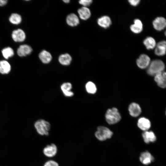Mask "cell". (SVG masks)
<instances>
[{"label": "cell", "mask_w": 166, "mask_h": 166, "mask_svg": "<svg viewBox=\"0 0 166 166\" xmlns=\"http://www.w3.org/2000/svg\"><path fill=\"white\" fill-rule=\"evenodd\" d=\"M165 65L162 61L160 60H155L150 62L147 70L148 74L155 76L156 74L164 71Z\"/></svg>", "instance_id": "obj_1"}, {"label": "cell", "mask_w": 166, "mask_h": 166, "mask_svg": "<svg viewBox=\"0 0 166 166\" xmlns=\"http://www.w3.org/2000/svg\"><path fill=\"white\" fill-rule=\"evenodd\" d=\"M105 117L106 121L110 124L117 123L121 118L118 110L115 108L108 109L106 111Z\"/></svg>", "instance_id": "obj_2"}, {"label": "cell", "mask_w": 166, "mask_h": 166, "mask_svg": "<svg viewBox=\"0 0 166 166\" xmlns=\"http://www.w3.org/2000/svg\"><path fill=\"white\" fill-rule=\"evenodd\" d=\"M34 127L39 135L45 136L49 135L50 125L48 122L43 119L39 120L35 123Z\"/></svg>", "instance_id": "obj_3"}, {"label": "cell", "mask_w": 166, "mask_h": 166, "mask_svg": "<svg viewBox=\"0 0 166 166\" xmlns=\"http://www.w3.org/2000/svg\"><path fill=\"white\" fill-rule=\"evenodd\" d=\"M95 135L97 139L100 141H104L111 138L113 135V132L106 127L100 126L97 128Z\"/></svg>", "instance_id": "obj_4"}, {"label": "cell", "mask_w": 166, "mask_h": 166, "mask_svg": "<svg viewBox=\"0 0 166 166\" xmlns=\"http://www.w3.org/2000/svg\"><path fill=\"white\" fill-rule=\"evenodd\" d=\"M151 62L149 57L145 54L140 55L136 61L137 66L141 69L147 68Z\"/></svg>", "instance_id": "obj_5"}, {"label": "cell", "mask_w": 166, "mask_h": 166, "mask_svg": "<svg viewBox=\"0 0 166 166\" xmlns=\"http://www.w3.org/2000/svg\"><path fill=\"white\" fill-rule=\"evenodd\" d=\"M11 36L13 40L16 42H23L26 38L25 32L20 29L14 30L12 32Z\"/></svg>", "instance_id": "obj_6"}, {"label": "cell", "mask_w": 166, "mask_h": 166, "mask_svg": "<svg viewBox=\"0 0 166 166\" xmlns=\"http://www.w3.org/2000/svg\"><path fill=\"white\" fill-rule=\"evenodd\" d=\"M154 80L158 86L166 88V72L164 71L156 74L154 76Z\"/></svg>", "instance_id": "obj_7"}, {"label": "cell", "mask_w": 166, "mask_h": 166, "mask_svg": "<svg viewBox=\"0 0 166 166\" xmlns=\"http://www.w3.org/2000/svg\"><path fill=\"white\" fill-rule=\"evenodd\" d=\"M57 148L54 144L47 145L43 150V153L46 156L52 157L54 156L57 152Z\"/></svg>", "instance_id": "obj_8"}, {"label": "cell", "mask_w": 166, "mask_h": 166, "mask_svg": "<svg viewBox=\"0 0 166 166\" xmlns=\"http://www.w3.org/2000/svg\"><path fill=\"white\" fill-rule=\"evenodd\" d=\"M140 160L143 164L148 165L154 160V157L149 152L146 151L142 152L140 156Z\"/></svg>", "instance_id": "obj_9"}, {"label": "cell", "mask_w": 166, "mask_h": 166, "mask_svg": "<svg viewBox=\"0 0 166 166\" xmlns=\"http://www.w3.org/2000/svg\"><path fill=\"white\" fill-rule=\"evenodd\" d=\"M33 49L29 45L24 44L20 45L17 50V53L20 57H25L29 55L32 52Z\"/></svg>", "instance_id": "obj_10"}, {"label": "cell", "mask_w": 166, "mask_h": 166, "mask_svg": "<svg viewBox=\"0 0 166 166\" xmlns=\"http://www.w3.org/2000/svg\"><path fill=\"white\" fill-rule=\"evenodd\" d=\"M153 25L156 30L160 31L166 27V20L163 17H158L153 22Z\"/></svg>", "instance_id": "obj_11"}, {"label": "cell", "mask_w": 166, "mask_h": 166, "mask_svg": "<svg viewBox=\"0 0 166 166\" xmlns=\"http://www.w3.org/2000/svg\"><path fill=\"white\" fill-rule=\"evenodd\" d=\"M66 21L68 25L73 27L77 26L80 23L78 17L73 13H71L67 16Z\"/></svg>", "instance_id": "obj_12"}, {"label": "cell", "mask_w": 166, "mask_h": 166, "mask_svg": "<svg viewBox=\"0 0 166 166\" xmlns=\"http://www.w3.org/2000/svg\"><path fill=\"white\" fill-rule=\"evenodd\" d=\"M128 111L131 116L136 117L138 116L141 111L140 105L136 103H132L128 107Z\"/></svg>", "instance_id": "obj_13"}, {"label": "cell", "mask_w": 166, "mask_h": 166, "mask_svg": "<svg viewBox=\"0 0 166 166\" xmlns=\"http://www.w3.org/2000/svg\"><path fill=\"white\" fill-rule=\"evenodd\" d=\"M137 124L139 128L144 131H148L151 126L150 121L144 117H141L138 119Z\"/></svg>", "instance_id": "obj_14"}, {"label": "cell", "mask_w": 166, "mask_h": 166, "mask_svg": "<svg viewBox=\"0 0 166 166\" xmlns=\"http://www.w3.org/2000/svg\"><path fill=\"white\" fill-rule=\"evenodd\" d=\"M155 53L159 56L164 55L166 53V41H162L159 42L155 49Z\"/></svg>", "instance_id": "obj_15"}, {"label": "cell", "mask_w": 166, "mask_h": 166, "mask_svg": "<svg viewBox=\"0 0 166 166\" xmlns=\"http://www.w3.org/2000/svg\"><path fill=\"white\" fill-rule=\"evenodd\" d=\"M77 13L80 18L84 20L88 19L91 15V11L87 7H82L78 10Z\"/></svg>", "instance_id": "obj_16"}, {"label": "cell", "mask_w": 166, "mask_h": 166, "mask_svg": "<svg viewBox=\"0 0 166 166\" xmlns=\"http://www.w3.org/2000/svg\"><path fill=\"white\" fill-rule=\"evenodd\" d=\"M142 136L144 142L147 144L154 142L156 139L155 133L152 131L148 130L144 131L142 133Z\"/></svg>", "instance_id": "obj_17"}, {"label": "cell", "mask_w": 166, "mask_h": 166, "mask_svg": "<svg viewBox=\"0 0 166 166\" xmlns=\"http://www.w3.org/2000/svg\"><path fill=\"white\" fill-rule=\"evenodd\" d=\"M38 57L41 61L45 64L49 63L52 58L51 54L45 50H42L39 53Z\"/></svg>", "instance_id": "obj_18"}, {"label": "cell", "mask_w": 166, "mask_h": 166, "mask_svg": "<svg viewBox=\"0 0 166 166\" xmlns=\"http://www.w3.org/2000/svg\"><path fill=\"white\" fill-rule=\"evenodd\" d=\"M130 29L134 33L137 34L140 33L143 29L142 22L139 19H135L134 21V23L130 26Z\"/></svg>", "instance_id": "obj_19"}, {"label": "cell", "mask_w": 166, "mask_h": 166, "mask_svg": "<svg viewBox=\"0 0 166 166\" xmlns=\"http://www.w3.org/2000/svg\"><path fill=\"white\" fill-rule=\"evenodd\" d=\"M97 23L100 26L106 29L110 26L112 22L109 17L107 16H104L98 19Z\"/></svg>", "instance_id": "obj_20"}, {"label": "cell", "mask_w": 166, "mask_h": 166, "mask_svg": "<svg viewBox=\"0 0 166 166\" xmlns=\"http://www.w3.org/2000/svg\"><path fill=\"white\" fill-rule=\"evenodd\" d=\"M60 64L63 65L67 66L69 65L72 61V58L69 53H65L60 55L58 58Z\"/></svg>", "instance_id": "obj_21"}, {"label": "cell", "mask_w": 166, "mask_h": 166, "mask_svg": "<svg viewBox=\"0 0 166 166\" xmlns=\"http://www.w3.org/2000/svg\"><path fill=\"white\" fill-rule=\"evenodd\" d=\"M71 84L69 82L63 83L61 86V89L64 94L66 97H70L73 95L74 93L71 90Z\"/></svg>", "instance_id": "obj_22"}, {"label": "cell", "mask_w": 166, "mask_h": 166, "mask_svg": "<svg viewBox=\"0 0 166 166\" xmlns=\"http://www.w3.org/2000/svg\"><path fill=\"white\" fill-rule=\"evenodd\" d=\"M11 69L10 64L6 61L3 60L0 61V73L5 74L9 73Z\"/></svg>", "instance_id": "obj_23"}, {"label": "cell", "mask_w": 166, "mask_h": 166, "mask_svg": "<svg viewBox=\"0 0 166 166\" xmlns=\"http://www.w3.org/2000/svg\"><path fill=\"white\" fill-rule=\"evenodd\" d=\"M143 43L148 49H152L156 46V42L155 40L151 37L146 38L144 40Z\"/></svg>", "instance_id": "obj_24"}, {"label": "cell", "mask_w": 166, "mask_h": 166, "mask_svg": "<svg viewBox=\"0 0 166 166\" xmlns=\"http://www.w3.org/2000/svg\"><path fill=\"white\" fill-rule=\"evenodd\" d=\"M9 21L12 24L18 25L20 24L22 21L21 16L17 13H13L9 18Z\"/></svg>", "instance_id": "obj_25"}, {"label": "cell", "mask_w": 166, "mask_h": 166, "mask_svg": "<svg viewBox=\"0 0 166 166\" xmlns=\"http://www.w3.org/2000/svg\"><path fill=\"white\" fill-rule=\"evenodd\" d=\"M2 53L4 58L6 59L13 57L14 54L13 49L9 47L3 49L2 51Z\"/></svg>", "instance_id": "obj_26"}, {"label": "cell", "mask_w": 166, "mask_h": 166, "mask_svg": "<svg viewBox=\"0 0 166 166\" xmlns=\"http://www.w3.org/2000/svg\"><path fill=\"white\" fill-rule=\"evenodd\" d=\"M85 88L87 92L90 94H94L96 92L97 88L95 84L91 81L88 82L86 84Z\"/></svg>", "instance_id": "obj_27"}, {"label": "cell", "mask_w": 166, "mask_h": 166, "mask_svg": "<svg viewBox=\"0 0 166 166\" xmlns=\"http://www.w3.org/2000/svg\"><path fill=\"white\" fill-rule=\"evenodd\" d=\"M79 3L83 7H87L90 6L92 2V0H81L79 1Z\"/></svg>", "instance_id": "obj_28"}, {"label": "cell", "mask_w": 166, "mask_h": 166, "mask_svg": "<svg viewBox=\"0 0 166 166\" xmlns=\"http://www.w3.org/2000/svg\"><path fill=\"white\" fill-rule=\"evenodd\" d=\"M44 166H59L58 163L53 160H49L46 162Z\"/></svg>", "instance_id": "obj_29"}, {"label": "cell", "mask_w": 166, "mask_h": 166, "mask_svg": "<svg viewBox=\"0 0 166 166\" xmlns=\"http://www.w3.org/2000/svg\"><path fill=\"white\" fill-rule=\"evenodd\" d=\"M130 4L133 6H136L139 3L140 0H129L128 1Z\"/></svg>", "instance_id": "obj_30"}, {"label": "cell", "mask_w": 166, "mask_h": 166, "mask_svg": "<svg viewBox=\"0 0 166 166\" xmlns=\"http://www.w3.org/2000/svg\"><path fill=\"white\" fill-rule=\"evenodd\" d=\"M7 1L6 0H0V6H3L7 3Z\"/></svg>", "instance_id": "obj_31"}, {"label": "cell", "mask_w": 166, "mask_h": 166, "mask_svg": "<svg viewBox=\"0 0 166 166\" xmlns=\"http://www.w3.org/2000/svg\"><path fill=\"white\" fill-rule=\"evenodd\" d=\"M63 1L65 3H69L70 1L69 0H63Z\"/></svg>", "instance_id": "obj_32"}, {"label": "cell", "mask_w": 166, "mask_h": 166, "mask_svg": "<svg viewBox=\"0 0 166 166\" xmlns=\"http://www.w3.org/2000/svg\"><path fill=\"white\" fill-rule=\"evenodd\" d=\"M164 34H165V35L166 36V31H165V32Z\"/></svg>", "instance_id": "obj_33"}, {"label": "cell", "mask_w": 166, "mask_h": 166, "mask_svg": "<svg viewBox=\"0 0 166 166\" xmlns=\"http://www.w3.org/2000/svg\"></svg>", "instance_id": "obj_34"}]
</instances>
